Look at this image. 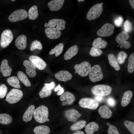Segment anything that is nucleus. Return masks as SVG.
Masks as SVG:
<instances>
[{
    "mask_svg": "<svg viewBox=\"0 0 134 134\" xmlns=\"http://www.w3.org/2000/svg\"><path fill=\"white\" fill-rule=\"evenodd\" d=\"M84 1V0H78V1L79 2H83Z\"/></svg>",
    "mask_w": 134,
    "mask_h": 134,
    "instance_id": "6e6d98bb",
    "label": "nucleus"
},
{
    "mask_svg": "<svg viewBox=\"0 0 134 134\" xmlns=\"http://www.w3.org/2000/svg\"><path fill=\"white\" fill-rule=\"evenodd\" d=\"M45 32L47 37L51 39H58L61 35L60 31L55 27L46 28Z\"/></svg>",
    "mask_w": 134,
    "mask_h": 134,
    "instance_id": "4468645a",
    "label": "nucleus"
},
{
    "mask_svg": "<svg viewBox=\"0 0 134 134\" xmlns=\"http://www.w3.org/2000/svg\"><path fill=\"white\" fill-rule=\"evenodd\" d=\"M13 39V35L11 30L9 29L4 31L2 33L0 41V45L2 48L7 47Z\"/></svg>",
    "mask_w": 134,
    "mask_h": 134,
    "instance_id": "1a4fd4ad",
    "label": "nucleus"
},
{
    "mask_svg": "<svg viewBox=\"0 0 134 134\" xmlns=\"http://www.w3.org/2000/svg\"><path fill=\"white\" fill-rule=\"evenodd\" d=\"M124 31L126 32H131L133 29V26L132 23L128 20H126L124 25Z\"/></svg>",
    "mask_w": 134,
    "mask_h": 134,
    "instance_id": "79ce46f5",
    "label": "nucleus"
},
{
    "mask_svg": "<svg viewBox=\"0 0 134 134\" xmlns=\"http://www.w3.org/2000/svg\"><path fill=\"white\" fill-rule=\"evenodd\" d=\"M64 1V0H53L48 3V6L51 11H57L62 7Z\"/></svg>",
    "mask_w": 134,
    "mask_h": 134,
    "instance_id": "aec40b11",
    "label": "nucleus"
},
{
    "mask_svg": "<svg viewBox=\"0 0 134 134\" xmlns=\"http://www.w3.org/2000/svg\"><path fill=\"white\" fill-rule=\"evenodd\" d=\"M55 77L58 80L66 82L71 80L72 76L69 71L62 70L56 73Z\"/></svg>",
    "mask_w": 134,
    "mask_h": 134,
    "instance_id": "a211bd4d",
    "label": "nucleus"
},
{
    "mask_svg": "<svg viewBox=\"0 0 134 134\" xmlns=\"http://www.w3.org/2000/svg\"><path fill=\"white\" fill-rule=\"evenodd\" d=\"M72 134H85L84 132L81 131H77L75 132Z\"/></svg>",
    "mask_w": 134,
    "mask_h": 134,
    "instance_id": "603ef678",
    "label": "nucleus"
},
{
    "mask_svg": "<svg viewBox=\"0 0 134 134\" xmlns=\"http://www.w3.org/2000/svg\"><path fill=\"white\" fill-rule=\"evenodd\" d=\"M129 2L133 9L134 8V0H130Z\"/></svg>",
    "mask_w": 134,
    "mask_h": 134,
    "instance_id": "8fccbe9b",
    "label": "nucleus"
},
{
    "mask_svg": "<svg viewBox=\"0 0 134 134\" xmlns=\"http://www.w3.org/2000/svg\"><path fill=\"white\" fill-rule=\"evenodd\" d=\"M60 99L62 101L66 100L62 104L63 105H65L72 104L75 100V98L72 93L68 92H66L61 95Z\"/></svg>",
    "mask_w": 134,
    "mask_h": 134,
    "instance_id": "f3484780",
    "label": "nucleus"
},
{
    "mask_svg": "<svg viewBox=\"0 0 134 134\" xmlns=\"http://www.w3.org/2000/svg\"><path fill=\"white\" fill-rule=\"evenodd\" d=\"M108 58L110 66L116 70H119L120 69V66L115 55L112 54H110L108 55Z\"/></svg>",
    "mask_w": 134,
    "mask_h": 134,
    "instance_id": "cd10ccee",
    "label": "nucleus"
},
{
    "mask_svg": "<svg viewBox=\"0 0 134 134\" xmlns=\"http://www.w3.org/2000/svg\"><path fill=\"white\" fill-rule=\"evenodd\" d=\"M112 91V88L110 86L105 85H97L91 89V92L94 94L100 96L109 95Z\"/></svg>",
    "mask_w": 134,
    "mask_h": 134,
    "instance_id": "20e7f679",
    "label": "nucleus"
},
{
    "mask_svg": "<svg viewBox=\"0 0 134 134\" xmlns=\"http://www.w3.org/2000/svg\"><path fill=\"white\" fill-rule=\"evenodd\" d=\"M99 126L97 123L93 122L88 123L85 127V130L87 134H93L95 132L97 131Z\"/></svg>",
    "mask_w": 134,
    "mask_h": 134,
    "instance_id": "a878e982",
    "label": "nucleus"
},
{
    "mask_svg": "<svg viewBox=\"0 0 134 134\" xmlns=\"http://www.w3.org/2000/svg\"><path fill=\"white\" fill-rule=\"evenodd\" d=\"M49 27L54 28L56 26V28L60 30H64L66 24L65 21L61 19H54L50 20L48 23Z\"/></svg>",
    "mask_w": 134,
    "mask_h": 134,
    "instance_id": "2eb2a0df",
    "label": "nucleus"
},
{
    "mask_svg": "<svg viewBox=\"0 0 134 134\" xmlns=\"http://www.w3.org/2000/svg\"><path fill=\"white\" fill-rule=\"evenodd\" d=\"M44 85L45 86H46L51 90L54 88L55 86V83L53 82H52L49 83H45Z\"/></svg>",
    "mask_w": 134,
    "mask_h": 134,
    "instance_id": "09e8293b",
    "label": "nucleus"
},
{
    "mask_svg": "<svg viewBox=\"0 0 134 134\" xmlns=\"http://www.w3.org/2000/svg\"><path fill=\"white\" fill-rule=\"evenodd\" d=\"M15 45L19 49H25L27 45V37L24 35H21L18 36L15 41Z\"/></svg>",
    "mask_w": 134,
    "mask_h": 134,
    "instance_id": "412c9836",
    "label": "nucleus"
},
{
    "mask_svg": "<svg viewBox=\"0 0 134 134\" xmlns=\"http://www.w3.org/2000/svg\"><path fill=\"white\" fill-rule=\"evenodd\" d=\"M49 115L48 108L44 105H41L35 109L33 114L35 120L40 123H43L47 121Z\"/></svg>",
    "mask_w": 134,
    "mask_h": 134,
    "instance_id": "f257e3e1",
    "label": "nucleus"
},
{
    "mask_svg": "<svg viewBox=\"0 0 134 134\" xmlns=\"http://www.w3.org/2000/svg\"><path fill=\"white\" fill-rule=\"evenodd\" d=\"M102 50L94 47H92L89 53L90 55L93 57L99 56L102 53Z\"/></svg>",
    "mask_w": 134,
    "mask_h": 134,
    "instance_id": "58836bf2",
    "label": "nucleus"
},
{
    "mask_svg": "<svg viewBox=\"0 0 134 134\" xmlns=\"http://www.w3.org/2000/svg\"><path fill=\"white\" fill-rule=\"evenodd\" d=\"M107 125L109 126H110L111 125L110 123H107Z\"/></svg>",
    "mask_w": 134,
    "mask_h": 134,
    "instance_id": "5fc2aeb1",
    "label": "nucleus"
},
{
    "mask_svg": "<svg viewBox=\"0 0 134 134\" xmlns=\"http://www.w3.org/2000/svg\"><path fill=\"white\" fill-rule=\"evenodd\" d=\"M35 110V106L33 105H30L27 109L23 116V119L25 122L30 121Z\"/></svg>",
    "mask_w": 134,
    "mask_h": 134,
    "instance_id": "b1692460",
    "label": "nucleus"
},
{
    "mask_svg": "<svg viewBox=\"0 0 134 134\" xmlns=\"http://www.w3.org/2000/svg\"><path fill=\"white\" fill-rule=\"evenodd\" d=\"M79 104L81 107L90 109H97L99 105V102L97 100L89 98H84L79 101Z\"/></svg>",
    "mask_w": 134,
    "mask_h": 134,
    "instance_id": "0eeeda50",
    "label": "nucleus"
},
{
    "mask_svg": "<svg viewBox=\"0 0 134 134\" xmlns=\"http://www.w3.org/2000/svg\"><path fill=\"white\" fill-rule=\"evenodd\" d=\"M98 112L101 117L104 119H109L112 114L111 110L106 105L100 106L98 109Z\"/></svg>",
    "mask_w": 134,
    "mask_h": 134,
    "instance_id": "6ab92c4d",
    "label": "nucleus"
},
{
    "mask_svg": "<svg viewBox=\"0 0 134 134\" xmlns=\"http://www.w3.org/2000/svg\"><path fill=\"white\" fill-rule=\"evenodd\" d=\"M33 132L35 134H49L50 131L48 126L41 125L35 127L34 129Z\"/></svg>",
    "mask_w": 134,
    "mask_h": 134,
    "instance_id": "bb28decb",
    "label": "nucleus"
},
{
    "mask_svg": "<svg viewBox=\"0 0 134 134\" xmlns=\"http://www.w3.org/2000/svg\"><path fill=\"white\" fill-rule=\"evenodd\" d=\"M108 104L111 107L114 106L115 105V100L112 98H109L107 100Z\"/></svg>",
    "mask_w": 134,
    "mask_h": 134,
    "instance_id": "de8ad7c7",
    "label": "nucleus"
},
{
    "mask_svg": "<svg viewBox=\"0 0 134 134\" xmlns=\"http://www.w3.org/2000/svg\"><path fill=\"white\" fill-rule=\"evenodd\" d=\"M128 71L130 73L133 72L134 70V53L131 54L129 56L128 66Z\"/></svg>",
    "mask_w": 134,
    "mask_h": 134,
    "instance_id": "e433bc0d",
    "label": "nucleus"
},
{
    "mask_svg": "<svg viewBox=\"0 0 134 134\" xmlns=\"http://www.w3.org/2000/svg\"><path fill=\"white\" fill-rule=\"evenodd\" d=\"M127 57V54L126 53L123 51H120L118 54L116 58L118 64H123Z\"/></svg>",
    "mask_w": 134,
    "mask_h": 134,
    "instance_id": "4c0bfd02",
    "label": "nucleus"
},
{
    "mask_svg": "<svg viewBox=\"0 0 134 134\" xmlns=\"http://www.w3.org/2000/svg\"><path fill=\"white\" fill-rule=\"evenodd\" d=\"M28 13L25 10L20 9L15 11L9 16L8 20L12 22H16L26 18Z\"/></svg>",
    "mask_w": 134,
    "mask_h": 134,
    "instance_id": "9d476101",
    "label": "nucleus"
},
{
    "mask_svg": "<svg viewBox=\"0 0 134 134\" xmlns=\"http://www.w3.org/2000/svg\"><path fill=\"white\" fill-rule=\"evenodd\" d=\"M133 96V92L131 90L125 92L123 94L121 102V105L123 107L128 105L130 102Z\"/></svg>",
    "mask_w": 134,
    "mask_h": 134,
    "instance_id": "393cba45",
    "label": "nucleus"
},
{
    "mask_svg": "<svg viewBox=\"0 0 134 134\" xmlns=\"http://www.w3.org/2000/svg\"><path fill=\"white\" fill-rule=\"evenodd\" d=\"M12 121L11 117L6 113L0 114V123L7 125L10 123Z\"/></svg>",
    "mask_w": 134,
    "mask_h": 134,
    "instance_id": "f704fd0d",
    "label": "nucleus"
},
{
    "mask_svg": "<svg viewBox=\"0 0 134 134\" xmlns=\"http://www.w3.org/2000/svg\"><path fill=\"white\" fill-rule=\"evenodd\" d=\"M107 133L108 134H120L116 127L113 125L109 126Z\"/></svg>",
    "mask_w": 134,
    "mask_h": 134,
    "instance_id": "c03bdc74",
    "label": "nucleus"
},
{
    "mask_svg": "<svg viewBox=\"0 0 134 134\" xmlns=\"http://www.w3.org/2000/svg\"><path fill=\"white\" fill-rule=\"evenodd\" d=\"M75 74H76V73H77V72H76V71H75Z\"/></svg>",
    "mask_w": 134,
    "mask_h": 134,
    "instance_id": "13d9d810",
    "label": "nucleus"
},
{
    "mask_svg": "<svg viewBox=\"0 0 134 134\" xmlns=\"http://www.w3.org/2000/svg\"><path fill=\"white\" fill-rule=\"evenodd\" d=\"M86 123V121L81 120L73 124L70 127V129L72 131H77L83 128Z\"/></svg>",
    "mask_w": 134,
    "mask_h": 134,
    "instance_id": "72a5a7b5",
    "label": "nucleus"
},
{
    "mask_svg": "<svg viewBox=\"0 0 134 134\" xmlns=\"http://www.w3.org/2000/svg\"><path fill=\"white\" fill-rule=\"evenodd\" d=\"M54 91L55 92L58 91L57 94L58 96L62 95L64 92V89L63 87H61L60 84H58L56 87Z\"/></svg>",
    "mask_w": 134,
    "mask_h": 134,
    "instance_id": "49530a36",
    "label": "nucleus"
},
{
    "mask_svg": "<svg viewBox=\"0 0 134 134\" xmlns=\"http://www.w3.org/2000/svg\"><path fill=\"white\" fill-rule=\"evenodd\" d=\"M23 95V93L21 90L13 89L7 94L6 100L9 103H15L21 99Z\"/></svg>",
    "mask_w": 134,
    "mask_h": 134,
    "instance_id": "39448f33",
    "label": "nucleus"
},
{
    "mask_svg": "<svg viewBox=\"0 0 134 134\" xmlns=\"http://www.w3.org/2000/svg\"><path fill=\"white\" fill-rule=\"evenodd\" d=\"M28 17L30 20H34L38 17V12L36 6L34 5L31 7L29 10Z\"/></svg>",
    "mask_w": 134,
    "mask_h": 134,
    "instance_id": "c756f323",
    "label": "nucleus"
},
{
    "mask_svg": "<svg viewBox=\"0 0 134 134\" xmlns=\"http://www.w3.org/2000/svg\"><path fill=\"white\" fill-rule=\"evenodd\" d=\"M123 22V18L120 16H119L116 18L114 20V23L115 25L117 27H120L122 25Z\"/></svg>",
    "mask_w": 134,
    "mask_h": 134,
    "instance_id": "a18cd8bd",
    "label": "nucleus"
},
{
    "mask_svg": "<svg viewBox=\"0 0 134 134\" xmlns=\"http://www.w3.org/2000/svg\"><path fill=\"white\" fill-rule=\"evenodd\" d=\"M7 81L9 84L14 87L20 89L21 86L19 84L20 82L17 78L15 76H13L8 78Z\"/></svg>",
    "mask_w": 134,
    "mask_h": 134,
    "instance_id": "473e14b6",
    "label": "nucleus"
},
{
    "mask_svg": "<svg viewBox=\"0 0 134 134\" xmlns=\"http://www.w3.org/2000/svg\"><path fill=\"white\" fill-rule=\"evenodd\" d=\"M11 1H15V0H11Z\"/></svg>",
    "mask_w": 134,
    "mask_h": 134,
    "instance_id": "4d7b16f0",
    "label": "nucleus"
},
{
    "mask_svg": "<svg viewBox=\"0 0 134 134\" xmlns=\"http://www.w3.org/2000/svg\"><path fill=\"white\" fill-rule=\"evenodd\" d=\"M102 38L99 37L95 39L92 44V46L99 49L104 48L106 47L108 44L104 40H102Z\"/></svg>",
    "mask_w": 134,
    "mask_h": 134,
    "instance_id": "c85d7f7f",
    "label": "nucleus"
},
{
    "mask_svg": "<svg viewBox=\"0 0 134 134\" xmlns=\"http://www.w3.org/2000/svg\"><path fill=\"white\" fill-rule=\"evenodd\" d=\"M7 91V88L5 85L2 84L0 86V98H3L5 96Z\"/></svg>",
    "mask_w": 134,
    "mask_h": 134,
    "instance_id": "37998d69",
    "label": "nucleus"
},
{
    "mask_svg": "<svg viewBox=\"0 0 134 134\" xmlns=\"http://www.w3.org/2000/svg\"><path fill=\"white\" fill-rule=\"evenodd\" d=\"M23 65L26 67V73L29 76L34 77L36 76V67L32 63L28 60H25L23 62Z\"/></svg>",
    "mask_w": 134,
    "mask_h": 134,
    "instance_id": "dca6fc26",
    "label": "nucleus"
},
{
    "mask_svg": "<svg viewBox=\"0 0 134 134\" xmlns=\"http://www.w3.org/2000/svg\"><path fill=\"white\" fill-rule=\"evenodd\" d=\"M129 37V34L125 31L122 32L117 35L116 41L118 43L120 44L121 48L124 47L125 49H128L131 47V43L127 41Z\"/></svg>",
    "mask_w": 134,
    "mask_h": 134,
    "instance_id": "6e6552de",
    "label": "nucleus"
},
{
    "mask_svg": "<svg viewBox=\"0 0 134 134\" xmlns=\"http://www.w3.org/2000/svg\"><path fill=\"white\" fill-rule=\"evenodd\" d=\"M103 3H98L92 7L88 12L86 15L87 19L94 20L99 17L102 14L103 8Z\"/></svg>",
    "mask_w": 134,
    "mask_h": 134,
    "instance_id": "f03ea898",
    "label": "nucleus"
},
{
    "mask_svg": "<svg viewBox=\"0 0 134 134\" xmlns=\"http://www.w3.org/2000/svg\"><path fill=\"white\" fill-rule=\"evenodd\" d=\"M17 76L19 79L26 86H30L31 83L27 75L23 72L19 71L17 72Z\"/></svg>",
    "mask_w": 134,
    "mask_h": 134,
    "instance_id": "7c9ffc66",
    "label": "nucleus"
},
{
    "mask_svg": "<svg viewBox=\"0 0 134 134\" xmlns=\"http://www.w3.org/2000/svg\"><path fill=\"white\" fill-rule=\"evenodd\" d=\"M64 47L63 44L62 43H60L50 51L49 54L51 55L55 54V56L58 57L62 52Z\"/></svg>",
    "mask_w": 134,
    "mask_h": 134,
    "instance_id": "2f4dec72",
    "label": "nucleus"
},
{
    "mask_svg": "<svg viewBox=\"0 0 134 134\" xmlns=\"http://www.w3.org/2000/svg\"><path fill=\"white\" fill-rule=\"evenodd\" d=\"M44 26L45 27H47L49 26L48 24L46 23L44 24Z\"/></svg>",
    "mask_w": 134,
    "mask_h": 134,
    "instance_id": "864d4df0",
    "label": "nucleus"
},
{
    "mask_svg": "<svg viewBox=\"0 0 134 134\" xmlns=\"http://www.w3.org/2000/svg\"><path fill=\"white\" fill-rule=\"evenodd\" d=\"M64 115L68 121L73 122L76 121L82 115L78 111L74 109L66 110L64 112Z\"/></svg>",
    "mask_w": 134,
    "mask_h": 134,
    "instance_id": "f8f14e48",
    "label": "nucleus"
},
{
    "mask_svg": "<svg viewBox=\"0 0 134 134\" xmlns=\"http://www.w3.org/2000/svg\"><path fill=\"white\" fill-rule=\"evenodd\" d=\"M78 50V46L77 45L71 46L65 53L64 56V59L66 60L70 59L77 54Z\"/></svg>",
    "mask_w": 134,
    "mask_h": 134,
    "instance_id": "5701e85b",
    "label": "nucleus"
},
{
    "mask_svg": "<svg viewBox=\"0 0 134 134\" xmlns=\"http://www.w3.org/2000/svg\"><path fill=\"white\" fill-rule=\"evenodd\" d=\"M125 127L129 131L133 134H134V122L131 121L126 120L124 122Z\"/></svg>",
    "mask_w": 134,
    "mask_h": 134,
    "instance_id": "a19ab883",
    "label": "nucleus"
},
{
    "mask_svg": "<svg viewBox=\"0 0 134 134\" xmlns=\"http://www.w3.org/2000/svg\"><path fill=\"white\" fill-rule=\"evenodd\" d=\"M29 59L38 69L40 70L44 69L47 64L45 62L39 57L36 55H31L29 57Z\"/></svg>",
    "mask_w": 134,
    "mask_h": 134,
    "instance_id": "ddd939ff",
    "label": "nucleus"
},
{
    "mask_svg": "<svg viewBox=\"0 0 134 134\" xmlns=\"http://www.w3.org/2000/svg\"><path fill=\"white\" fill-rule=\"evenodd\" d=\"M52 93L51 90L46 86H44L39 92V95L40 98H42L48 97L51 95Z\"/></svg>",
    "mask_w": 134,
    "mask_h": 134,
    "instance_id": "c9c22d12",
    "label": "nucleus"
},
{
    "mask_svg": "<svg viewBox=\"0 0 134 134\" xmlns=\"http://www.w3.org/2000/svg\"><path fill=\"white\" fill-rule=\"evenodd\" d=\"M114 29V27L113 25L111 23H106L97 31V34L101 37L109 36L113 34Z\"/></svg>",
    "mask_w": 134,
    "mask_h": 134,
    "instance_id": "9b49d317",
    "label": "nucleus"
},
{
    "mask_svg": "<svg viewBox=\"0 0 134 134\" xmlns=\"http://www.w3.org/2000/svg\"><path fill=\"white\" fill-rule=\"evenodd\" d=\"M95 99L96 100L99 101H101L102 99V98L101 96H98L96 97Z\"/></svg>",
    "mask_w": 134,
    "mask_h": 134,
    "instance_id": "3c124183",
    "label": "nucleus"
},
{
    "mask_svg": "<svg viewBox=\"0 0 134 134\" xmlns=\"http://www.w3.org/2000/svg\"><path fill=\"white\" fill-rule=\"evenodd\" d=\"M0 72L4 77L10 75L12 71L11 67L8 65V61L6 59L2 61L0 67Z\"/></svg>",
    "mask_w": 134,
    "mask_h": 134,
    "instance_id": "4be33fe9",
    "label": "nucleus"
},
{
    "mask_svg": "<svg viewBox=\"0 0 134 134\" xmlns=\"http://www.w3.org/2000/svg\"><path fill=\"white\" fill-rule=\"evenodd\" d=\"M74 67L75 71L79 75L82 77H85L89 74L91 66L89 62L84 61L75 65Z\"/></svg>",
    "mask_w": 134,
    "mask_h": 134,
    "instance_id": "423d86ee",
    "label": "nucleus"
},
{
    "mask_svg": "<svg viewBox=\"0 0 134 134\" xmlns=\"http://www.w3.org/2000/svg\"><path fill=\"white\" fill-rule=\"evenodd\" d=\"M89 78L90 80L93 82L102 80L103 74L100 66L96 65L91 67L89 73Z\"/></svg>",
    "mask_w": 134,
    "mask_h": 134,
    "instance_id": "7ed1b4c3",
    "label": "nucleus"
},
{
    "mask_svg": "<svg viewBox=\"0 0 134 134\" xmlns=\"http://www.w3.org/2000/svg\"><path fill=\"white\" fill-rule=\"evenodd\" d=\"M42 46L41 42L37 40H36L33 41L32 43L30 49L31 51H33L36 49L41 50Z\"/></svg>",
    "mask_w": 134,
    "mask_h": 134,
    "instance_id": "ea45409f",
    "label": "nucleus"
}]
</instances>
